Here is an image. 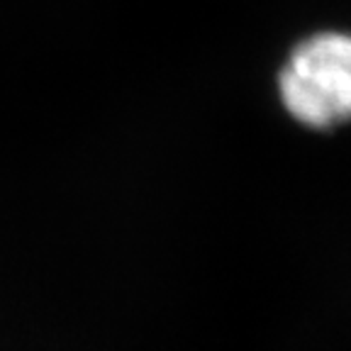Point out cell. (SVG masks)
I'll use <instances>...</instances> for the list:
<instances>
[{
  "label": "cell",
  "mask_w": 351,
  "mask_h": 351,
  "mask_svg": "<svg viewBox=\"0 0 351 351\" xmlns=\"http://www.w3.org/2000/svg\"><path fill=\"white\" fill-rule=\"evenodd\" d=\"M280 100L295 120L335 127L351 120V37L315 34L291 54L278 78Z\"/></svg>",
  "instance_id": "cell-1"
}]
</instances>
